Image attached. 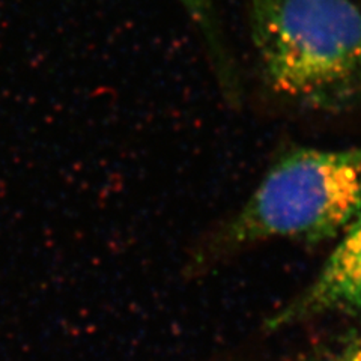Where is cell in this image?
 Listing matches in <instances>:
<instances>
[{"mask_svg":"<svg viewBox=\"0 0 361 361\" xmlns=\"http://www.w3.org/2000/svg\"><path fill=\"white\" fill-rule=\"evenodd\" d=\"M336 361H361V330L349 338Z\"/></svg>","mask_w":361,"mask_h":361,"instance_id":"5","label":"cell"},{"mask_svg":"<svg viewBox=\"0 0 361 361\" xmlns=\"http://www.w3.org/2000/svg\"><path fill=\"white\" fill-rule=\"evenodd\" d=\"M361 214V146L298 148L269 167L226 228L229 247L268 240L319 243L342 235Z\"/></svg>","mask_w":361,"mask_h":361,"instance_id":"2","label":"cell"},{"mask_svg":"<svg viewBox=\"0 0 361 361\" xmlns=\"http://www.w3.org/2000/svg\"><path fill=\"white\" fill-rule=\"evenodd\" d=\"M252 37L268 87L312 109L361 99L355 0H252Z\"/></svg>","mask_w":361,"mask_h":361,"instance_id":"1","label":"cell"},{"mask_svg":"<svg viewBox=\"0 0 361 361\" xmlns=\"http://www.w3.org/2000/svg\"><path fill=\"white\" fill-rule=\"evenodd\" d=\"M330 313H361V214L341 235L312 283L271 316L267 326L280 330Z\"/></svg>","mask_w":361,"mask_h":361,"instance_id":"3","label":"cell"},{"mask_svg":"<svg viewBox=\"0 0 361 361\" xmlns=\"http://www.w3.org/2000/svg\"><path fill=\"white\" fill-rule=\"evenodd\" d=\"M179 2L185 6L191 17H193L203 29H211L209 0H179Z\"/></svg>","mask_w":361,"mask_h":361,"instance_id":"4","label":"cell"}]
</instances>
